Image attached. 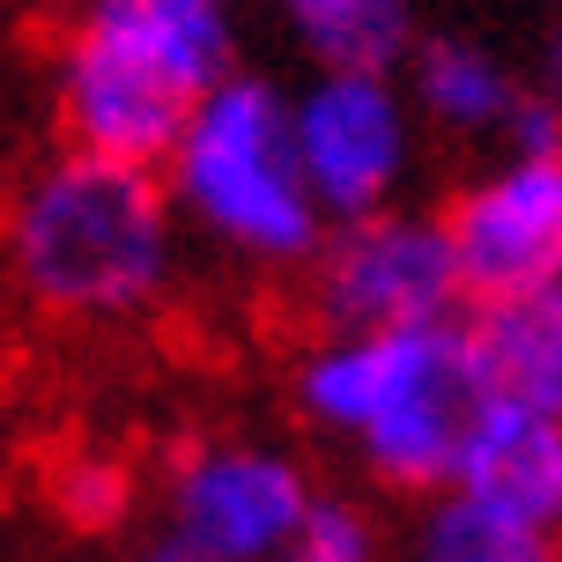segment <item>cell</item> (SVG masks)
<instances>
[{"instance_id": "11", "label": "cell", "mask_w": 562, "mask_h": 562, "mask_svg": "<svg viewBox=\"0 0 562 562\" xmlns=\"http://www.w3.org/2000/svg\"><path fill=\"white\" fill-rule=\"evenodd\" d=\"M311 67L348 75H400L415 53V8L407 0H281Z\"/></svg>"}, {"instance_id": "8", "label": "cell", "mask_w": 562, "mask_h": 562, "mask_svg": "<svg viewBox=\"0 0 562 562\" xmlns=\"http://www.w3.org/2000/svg\"><path fill=\"white\" fill-rule=\"evenodd\" d=\"M311 474L252 437H200L170 459V533L215 548L223 562H274L311 510Z\"/></svg>"}, {"instance_id": "13", "label": "cell", "mask_w": 562, "mask_h": 562, "mask_svg": "<svg viewBox=\"0 0 562 562\" xmlns=\"http://www.w3.org/2000/svg\"><path fill=\"white\" fill-rule=\"evenodd\" d=\"M467 318H474V348H481V370H488V393L562 415V340L540 318L533 296L526 304H481Z\"/></svg>"}, {"instance_id": "17", "label": "cell", "mask_w": 562, "mask_h": 562, "mask_svg": "<svg viewBox=\"0 0 562 562\" xmlns=\"http://www.w3.org/2000/svg\"><path fill=\"white\" fill-rule=\"evenodd\" d=\"M140 562H223V555H215V548H200V540H186V533H164Z\"/></svg>"}, {"instance_id": "16", "label": "cell", "mask_w": 562, "mask_h": 562, "mask_svg": "<svg viewBox=\"0 0 562 562\" xmlns=\"http://www.w3.org/2000/svg\"><path fill=\"white\" fill-rule=\"evenodd\" d=\"M540 97H548V104H562V15L555 23H548V37H540Z\"/></svg>"}, {"instance_id": "14", "label": "cell", "mask_w": 562, "mask_h": 562, "mask_svg": "<svg viewBox=\"0 0 562 562\" xmlns=\"http://www.w3.org/2000/svg\"><path fill=\"white\" fill-rule=\"evenodd\" d=\"M385 555V533H378V518L363 504H348V496H311L304 526L289 533L274 562H378Z\"/></svg>"}, {"instance_id": "6", "label": "cell", "mask_w": 562, "mask_h": 562, "mask_svg": "<svg viewBox=\"0 0 562 562\" xmlns=\"http://www.w3.org/2000/svg\"><path fill=\"white\" fill-rule=\"evenodd\" d=\"M289 126H296V164H304L326 223H356V215L393 207L407 170H415V104L393 75L318 67L289 97Z\"/></svg>"}, {"instance_id": "4", "label": "cell", "mask_w": 562, "mask_h": 562, "mask_svg": "<svg viewBox=\"0 0 562 562\" xmlns=\"http://www.w3.org/2000/svg\"><path fill=\"white\" fill-rule=\"evenodd\" d=\"M170 207L252 267H311L326 245V207L296 164L289 97L267 75H229L193 104L178 148L164 156Z\"/></svg>"}, {"instance_id": "9", "label": "cell", "mask_w": 562, "mask_h": 562, "mask_svg": "<svg viewBox=\"0 0 562 562\" xmlns=\"http://www.w3.org/2000/svg\"><path fill=\"white\" fill-rule=\"evenodd\" d=\"M451 488L488 510H510L526 526H555L562 518V415L526 407V400H496L474 415Z\"/></svg>"}, {"instance_id": "3", "label": "cell", "mask_w": 562, "mask_h": 562, "mask_svg": "<svg viewBox=\"0 0 562 562\" xmlns=\"http://www.w3.org/2000/svg\"><path fill=\"white\" fill-rule=\"evenodd\" d=\"M296 407L311 429L356 445L385 488H451L459 445L488 407V370L474 318L393 326V334H326L296 363Z\"/></svg>"}, {"instance_id": "20", "label": "cell", "mask_w": 562, "mask_h": 562, "mask_svg": "<svg viewBox=\"0 0 562 562\" xmlns=\"http://www.w3.org/2000/svg\"><path fill=\"white\" fill-rule=\"evenodd\" d=\"M555 533H562V518H555Z\"/></svg>"}, {"instance_id": "15", "label": "cell", "mask_w": 562, "mask_h": 562, "mask_svg": "<svg viewBox=\"0 0 562 562\" xmlns=\"http://www.w3.org/2000/svg\"><path fill=\"white\" fill-rule=\"evenodd\" d=\"M53 496H59V510H67L75 526L104 533V526H119L126 504H134V474H126L119 459H75V467H59Z\"/></svg>"}, {"instance_id": "18", "label": "cell", "mask_w": 562, "mask_h": 562, "mask_svg": "<svg viewBox=\"0 0 562 562\" xmlns=\"http://www.w3.org/2000/svg\"><path fill=\"white\" fill-rule=\"evenodd\" d=\"M533 304H540V318H548V326H555V340H562V274L548 281V289H540Z\"/></svg>"}, {"instance_id": "1", "label": "cell", "mask_w": 562, "mask_h": 562, "mask_svg": "<svg viewBox=\"0 0 562 562\" xmlns=\"http://www.w3.org/2000/svg\"><path fill=\"white\" fill-rule=\"evenodd\" d=\"M0 259L45 318L112 326L148 311L178 267V207L164 170L112 164L89 148L45 156L8 193Z\"/></svg>"}, {"instance_id": "7", "label": "cell", "mask_w": 562, "mask_h": 562, "mask_svg": "<svg viewBox=\"0 0 562 562\" xmlns=\"http://www.w3.org/2000/svg\"><path fill=\"white\" fill-rule=\"evenodd\" d=\"M445 237L459 259L467 311L526 304L562 274V148L496 156L445 207Z\"/></svg>"}, {"instance_id": "2", "label": "cell", "mask_w": 562, "mask_h": 562, "mask_svg": "<svg viewBox=\"0 0 562 562\" xmlns=\"http://www.w3.org/2000/svg\"><path fill=\"white\" fill-rule=\"evenodd\" d=\"M237 75L223 0H75L53 45L67 148L164 170L193 104Z\"/></svg>"}, {"instance_id": "19", "label": "cell", "mask_w": 562, "mask_h": 562, "mask_svg": "<svg viewBox=\"0 0 562 562\" xmlns=\"http://www.w3.org/2000/svg\"><path fill=\"white\" fill-rule=\"evenodd\" d=\"M223 8H237V0H223Z\"/></svg>"}, {"instance_id": "10", "label": "cell", "mask_w": 562, "mask_h": 562, "mask_svg": "<svg viewBox=\"0 0 562 562\" xmlns=\"http://www.w3.org/2000/svg\"><path fill=\"white\" fill-rule=\"evenodd\" d=\"M407 104L459 140H504L526 82L474 37H415L407 53Z\"/></svg>"}, {"instance_id": "12", "label": "cell", "mask_w": 562, "mask_h": 562, "mask_svg": "<svg viewBox=\"0 0 562 562\" xmlns=\"http://www.w3.org/2000/svg\"><path fill=\"white\" fill-rule=\"evenodd\" d=\"M407 562H562V533L555 526H526L510 510H488L474 496L445 488L415 518Z\"/></svg>"}, {"instance_id": "5", "label": "cell", "mask_w": 562, "mask_h": 562, "mask_svg": "<svg viewBox=\"0 0 562 562\" xmlns=\"http://www.w3.org/2000/svg\"><path fill=\"white\" fill-rule=\"evenodd\" d=\"M304 274L311 318L326 334H393V326H437L467 311L445 215H415V207L334 223Z\"/></svg>"}]
</instances>
